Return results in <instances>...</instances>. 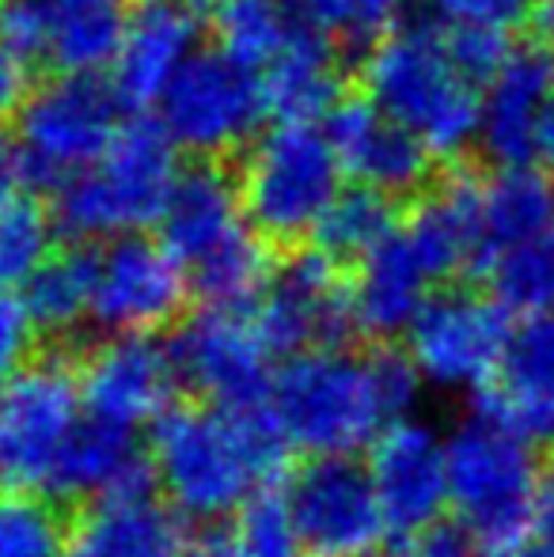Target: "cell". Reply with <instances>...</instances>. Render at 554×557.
I'll use <instances>...</instances> for the list:
<instances>
[{
    "label": "cell",
    "instance_id": "6da1fadb",
    "mask_svg": "<svg viewBox=\"0 0 554 557\" xmlns=\"http://www.w3.org/2000/svg\"><path fill=\"white\" fill-rule=\"evenodd\" d=\"M285 433L270 410L175 403L152 421V467L175 512L198 523L232 520L285 470Z\"/></svg>",
    "mask_w": 554,
    "mask_h": 557
},
{
    "label": "cell",
    "instance_id": "7a4b0ae2",
    "mask_svg": "<svg viewBox=\"0 0 554 557\" xmlns=\"http://www.w3.org/2000/svg\"><path fill=\"white\" fill-rule=\"evenodd\" d=\"M357 88L384 114L415 129L441 163L464 160L482 129V88L448 58L444 30L429 20L392 27L357 69Z\"/></svg>",
    "mask_w": 554,
    "mask_h": 557
},
{
    "label": "cell",
    "instance_id": "3957f363",
    "mask_svg": "<svg viewBox=\"0 0 554 557\" xmlns=\"http://www.w3.org/2000/svg\"><path fill=\"white\" fill-rule=\"evenodd\" d=\"M175 178L178 163L171 133L163 122L137 114L122 125L103 160L53 190L50 213L58 235L69 243H91L160 224Z\"/></svg>",
    "mask_w": 554,
    "mask_h": 557
},
{
    "label": "cell",
    "instance_id": "277c9868",
    "mask_svg": "<svg viewBox=\"0 0 554 557\" xmlns=\"http://www.w3.org/2000/svg\"><path fill=\"white\" fill-rule=\"evenodd\" d=\"M270 413L285 441L308 455H354L395 425L372 357L357 349H308L274 372Z\"/></svg>",
    "mask_w": 554,
    "mask_h": 557
},
{
    "label": "cell",
    "instance_id": "5b68a950",
    "mask_svg": "<svg viewBox=\"0 0 554 557\" xmlns=\"http://www.w3.org/2000/svg\"><path fill=\"white\" fill-rule=\"evenodd\" d=\"M244 216L278 250L311 243L323 213L342 194V163L327 129L278 122L236 156Z\"/></svg>",
    "mask_w": 554,
    "mask_h": 557
},
{
    "label": "cell",
    "instance_id": "8992f818",
    "mask_svg": "<svg viewBox=\"0 0 554 557\" xmlns=\"http://www.w3.org/2000/svg\"><path fill=\"white\" fill-rule=\"evenodd\" d=\"M540 467L532 444L471 413L448 441V490L456 516L482 539L487 557H513L532 539Z\"/></svg>",
    "mask_w": 554,
    "mask_h": 557
},
{
    "label": "cell",
    "instance_id": "52a82bcc",
    "mask_svg": "<svg viewBox=\"0 0 554 557\" xmlns=\"http://www.w3.org/2000/svg\"><path fill=\"white\" fill-rule=\"evenodd\" d=\"M122 99L99 73H50L15 114L23 145V186L53 194L65 178L88 171L122 133Z\"/></svg>",
    "mask_w": 554,
    "mask_h": 557
},
{
    "label": "cell",
    "instance_id": "ba28073f",
    "mask_svg": "<svg viewBox=\"0 0 554 557\" xmlns=\"http://www.w3.org/2000/svg\"><path fill=\"white\" fill-rule=\"evenodd\" d=\"M69 345L58 342L0 387V490H46L81 425V349L73 352Z\"/></svg>",
    "mask_w": 554,
    "mask_h": 557
},
{
    "label": "cell",
    "instance_id": "9c48e42d",
    "mask_svg": "<svg viewBox=\"0 0 554 557\" xmlns=\"http://www.w3.org/2000/svg\"><path fill=\"white\" fill-rule=\"evenodd\" d=\"M354 270L334 262L316 243L281 250L267 293L255 304L259 323L274 357H296L308 349H346L361 334L354 315Z\"/></svg>",
    "mask_w": 554,
    "mask_h": 557
},
{
    "label": "cell",
    "instance_id": "30bf717a",
    "mask_svg": "<svg viewBox=\"0 0 554 557\" xmlns=\"http://www.w3.org/2000/svg\"><path fill=\"white\" fill-rule=\"evenodd\" d=\"M262 114V81L224 50L190 53L160 99L163 129L194 156H239Z\"/></svg>",
    "mask_w": 554,
    "mask_h": 557
},
{
    "label": "cell",
    "instance_id": "8fae6325",
    "mask_svg": "<svg viewBox=\"0 0 554 557\" xmlns=\"http://www.w3.org/2000/svg\"><path fill=\"white\" fill-rule=\"evenodd\" d=\"M509 311L490 293L441 285L407 331L418 372L444 391H479L497 375L509 345Z\"/></svg>",
    "mask_w": 554,
    "mask_h": 557
},
{
    "label": "cell",
    "instance_id": "7c38bea8",
    "mask_svg": "<svg viewBox=\"0 0 554 557\" xmlns=\"http://www.w3.org/2000/svg\"><path fill=\"white\" fill-rule=\"evenodd\" d=\"M178 380L224 410H270L274 368L251 308H201L171 337Z\"/></svg>",
    "mask_w": 554,
    "mask_h": 557
},
{
    "label": "cell",
    "instance_id": "4fadbf2b",
    "mask_svg": "<svg viewBox=\"0 0 554 557\" xmlns=\"http://www.w3.org/2000/svg\"><path fill=\"white\" fill-rule=\"evenodd\" d=\"M285 500L308 557H369L387 535L369 462L311 455L288 474Z\"/></svg>",
    "mask_w": 554,
    "mask_h": 557
},
{
    "label": "cell",
    "instance_id": "5bb4252c",
    "mask_svg": "<svg viewBox=\"0 0 554 557\" xmlns=\"http://www.w3.org/2000/svg\"><path fill=\"white\" fill-rule=\"evenodd\" d=\"M183 262L140 232L91 247V315L111 334H156L183 319L190 300Z\"/></svg>",
    "mask_w": 554,
    "mask_h": 557
},
{
    "label": "cell",
    "instance_id": "9a60e30c",
    "mask_svg": "<svg viewBox=\"0 0 554 557\" xmlns=\"http://www.w3.org/2000/svg\"><path fill=\"white\" fill-rule=\"evenodd\" d=\"M327 137H331L338 163L357 183L377 186L399 201H415L441 175V160L415 129L384 114L361 88L346 91L327 114Z\"/></svg>",
    "mask_w": 554,
    "mask_h": 557
},
{
    "label": "cell",
    "instance_id": "2e32d148",
    "mask_svg": "<svg viewBox=\"0 0 554 557\" xmlns=\"http://www.w3.org/2000/svg\"><path fill=\"white\" fill-rule=\"evenodd\" d=\"M76 375L88 413L134 429L168 413L183 387L171 345H160L152 334H114L84 345L76 352Z\"/></svg>",
    "mask_w": 554,
    "mask_h": 557
},
{
    "label": "cell",
    "instance_id": "e0dca14e",
    "mask_svg": "<svg viewBox=\"0 0 554 557\" xmlns=\"http://www.w3.org/2000/svg\"><path fill=\"white\" fill-rule=\"evenodd\" d=\"M369 474L384 508L387 535H399L403 543L441 520L452 505L448 444L418 421H395L369 444Z\"/></svg>",
    "mask_w": 554,
    "mask_h": 557
},
{
    "label": "cell",
    "instance_id": "ac0fdd59",
    "mask_svg": "<svg viewBox=\"0 0 554 557\" xmlns=\"http://www.w3.org/2000/svg\"><path fill=\"white\" fill-rule=\"evenodd\" d=\"M475 413L532 447H554V311L520 319L497 375L475 391Z\"/></svg>",
    "mask_w": 554,
    "mask_h": 557
},
{
    "label": "cell",
    "instance_id": "d6986e66",
    "mask_svg": "<svg viewBox=\"0 0 554 557\" xmlns=\"http://www.w3.org/2000/svg\"><path fill=\"white\" fill-rule=\"evenodd\" d=\"M156 467L148 444H140L134 425H119L99 413H84L76 433L69 436L46 497L61 505H91L103 497H130V493H152Z\"/></svg>",
    "mask_w": 554,
    "mask_h": 557
},
{
    "label": "cell",
    "instance_id": "ffe728a7",
    "mask_svg": "<svg viewBox=\"0 0 554 557\" xmlns=\"http://www.w3.org/2000/svg\"><path fill=\"white\" fill-rule=\"evenodd\" d=\"M554 96V42L543 35L520 38L505 69L482 99L479 148L494 168H517L535 160V117Z\"/></svg>",
    "mask_w": 554,
    "mask_h": 557
},
{
    "label": "cell",
    "instance_id": "44dd1931",
    "mask_svg": "<svg viewBox=\"0 0 554 557\" xmlns=\"http://www.w3.org/2000/svg\"><path fill=\"white\" fill-rule=\"evenodd\" d=\"M244 221L236 156H194V163L178 168L175 190L160 216V239L186 270L244 232Z\"/></svg>",
    "mask_w": 554,
    "mask_h": 557
},
{
    "label": "cell",
    "instance_id": "7402d4cb",
    "mask_svg": "<svg viewBox=\"0 0 554 557\" xmlns=\"http://www.w3.org/2000/svg\"><path fill=\"white\" fill-rule=\"evenodd\" d=\"M198 20L201 15L190 0H140L130 12V27L111 76L126 111L140 114L156 99H163L168 84L190 58Z\"/></svg>",
    "mask_w": 554,
    "mask_h": 557
},
{
    "label": "cell",
    "instance_id": "603a6c76",
    "mask_svg": "<svg viewBox=\"0 0 554 557\" xmlns=\"http://www.w3.org/2000/svg\"><path fill=\"white\" fill-rule=\"evenodd\" d=\"M190 535L152 493L103 497L73 512L65 557H183Z\"/></svg>",
    "mask_w": 554,
    "mask_h": 557
},
{
    "label": "cell",
    "instance_id": "cb8c5ba5",
    "mask_svg": "<svg viewBox=\"0 0 554 557\" xmlns=\"http://www.w3.org/2000/svg\"><path fill=\"white\" fill-rule=\"evenodd\" d=\"M349 285H354V315L361 334L392 342L410 331L436 281L429 277L426 262L399 224L365 262L354 265Z\"/></svg>",
    "mask_w": 554,
    "mask_h": 557
},
{
    "label": "cell",
    "instance_id": "d4e9b609",
    "mask_svg": "<svg viewBox=\"0 0 554 557\" xmlns=\"http://www.w3.org/2000/svg\"><path fill=\"white\" fill-rule=\"evenodd\" d=\"M342 46L304 20V27L293 35V42L262 69V103L267 114L278 122H316L334 111L342 96H346V73H342Z\"/></svg>",
    "mask_w": 554,
    "mask_h": 557
},
{
    "label": "cell",
    "instance_id": "484cf974",
    "mask_svg": "<svg viewBox=\"0 0 554 557\" xmlns=\"http://www.w3.org/2000/svg\"><path fill=\"white\" fill-rule=\"evenodd\" d=\"M482 224H487V250L494 262L502 250L517 243H532L554 232V186L547 171L535 163L494 168L482 190Z\"/></svg>",
    "mask_w": 554,
    "mask_h": 557
},
{
    "label": "cell",
    "instance_id": "4316f807",
    "mask_svg": "<svg viewBox=\"0 0 554 557\" xmlns=\"http://www.w3.org/2000/svg\"><path fill=\"white\" fill-rule=\"evenodd\" d=\"M130 0H46L53 73H99L114 65L130 27Z\"/></svg>",
    "mask_w": 554,
    "mask_h": 557
},
{
    "label": "cell",
    "instance_id": "83f0119b",
    "mask_svg": "<svg viewBox=\"0 0 554 557\" xmlns=\"http://www.w3.org/2000/svg\"><path fill=\"white\" fill-rule=\"evenodd\" d=\"M20 296L27 304L38 337H50V345L73 342L81 319L91 315V247L73 243L65 250H53L23 281Z\"/></svg>",
    "mask_w": 554,
    "mask_h": 557
},
{
    "label": "cell",
    "instance_id": "f1b7e54d",
    "mask_svg": "<svg viewBox=\"0 0 554 557\" xmlns=\"http://www.w3.org/2000/svg\"><path fill=\"white\" fill-rule=\"evenodd\" d=\"M278 258H281V250L274 243H267L247 224L244 232H236L224 247H217L213 255L186 265L190 293L198 296L206 308H255L259 296L267 293L270 277H274Z\"/></svg>",
    "mask_w": 554,
    "mask_h": 557
},
{
    "label": "cell",
    "instance_id": "f546056e",
    "mask_svg": "<svg viewBox=\"0 0 554 557\" xmlns=\"http://www.w3.org/2000/svg\"><path fill=\"white\" fill-rule=\"evenodd\" d=\"M403 213H407V201L392 198V194L377 190V186L357 183L331 201L311 243L319 250H327L334 262L354 270L403 224Z\"/></svg>",
    "mask_w": 554,
    "mask_h": 557
},
{
    "label": "cell",
    "instance_id": "4dcf8cb0",
    "mask_svg": "<svg viewBox=\"0 0 554 557\" xmlns=\"http://www.w3.org/2000/svg\"><path fill=\"white\" fill-rule=\"evenodd\" d=\"M308 15L296 0H221L213 8L221 50L244 69H267Z\"/></svg>",
    "mask_w": 554,
    "mask_h": 557
},
{
    "label": "cell",
    "instance_id": "1f68e13d",
    "mask_svg": "<svg viewBox=\"0 0 554 557\" xmlns=\"http://www.w3.org/2000/svg\"><path fill=\"white\" fill-rule=\"evenodd\" d=\"M487 293L513 319H535L554 311V232L502 250L482 273Z\"/></svg>",
    "mask_w": 554,
    "mask_h": 557
},
{
    "label": "cell",
    "instance_id": "d6a6232c",
    "mask_svg": "<svg viewBox=\"0 0 554 557\" xmlns=\"http://www.w3.org/2000/svg\"><path fill=\"white\" fill-rule=\"evenodd\" d=\"M73 508L35 490H0V557H65Z\"/></svg>",
    "mask_w": 554,
    "mask_h": 557
},
{
    "label": "cell",
    "instance_id": "836d02e7",
    "mask_svg": "<svg viewBox=\"0 0 554 557\" xmlns=\"http://www.w3.org/2000/svg\"><path fill=\"white\" fill-rule=\"evenodd\" d=\"M224 543H229V557H308L285 493H278L274 485L259 490L232 516L224 528Z\"/></svg>",
    "mask_w": 554,
    "mask_h": 557
},
{
    "label": "cell",
    "instance_id": "e575fe53",
    "mask_svg": "<svg viewBox=\"0 0 554 557\" xmlns=\"http://www.w3.org/2000/svg\"><path fill=\"white\" fill-rule=\"evenodd\" d=\"M53 213L38 198H12L0 206V285H23L53 255Z\"/></svg>",
    "mask_w": 554,
    "mask_h": 557
},
{
    "label": "cell",
    "instance_id": "d590c367",
    "mask_svg": "<svg viewBox=\"0 0 554 557\" xmlns=\"http://www.w3.org/2000/svg\"><path fill=\"white\" fill-rule=\"evenodd\" d=\"M296 4L338 46L346 42L354 50L365 46V53H369L395 27L403 0H296Z\"/></svg>",
    "mask_w": 554,
    "mask_h": 557
},
{
    "label": "cell",
    "instance_id": "8d00e7d4",
    "mask_svg": "<svg viewBox=\"0 0 554 557\" xmlns=\"http://www.w3.org/2000/svg\"><path fill=\"white\" fill-rule=\"evenodd\" d=\"M513 30L497 27H467V23H448L444 27V46H448L452 65L464 73V81H471L475 88H490L494 76L505 69L517 38H509Z\"/></svg>",
    "mask_w": 554,
    "mask_h": 557
},
{
    "label": "cell",
    "instance_id": "74e56055",
    "mask_svg": "<svg viewBox=\"0 0 554 557\" xmlns=\"http://www.w3.org/2000/svg\"><path fill=\"white\" fill-rule=\"evenodd\" d=\"M50 35L46 0H0V46L27 69L50 65Z\"/></svg>",
    "mask_w": 554,
    "mask_h": 557
},
{
    "label": "cell",
    "instance_id": "f35d334b",
    "mask_svg": "<svg viewBox=\"0 0 554 557\" xmlns=\"http://www.w3.org/2000/svg\"><path fill=\"white\" fill-rule=\"evenodd\" d=\"M35 342L38 331L30 323V311L23 304V296L12 293L8 285H0V387L20 368H27L35 360Z\"/></svg>",
    "mask_w": 554,
    "mask_h": 557
},
{
    "label": "cell",
    "instance_id": "ab89813d",
    "mask_svg": "<svg viewBox=\"0 0 554 557\" xmlns=\"http://www.w3.org/2000/svg\"><path fill=\"white\" fill-rule=\"evenodd\" d=\"M444 23H467V27H497L517 30L535 20L532 0H436Z\"/></svg>",
    "mask_w": 554,
    "mask_h": 557
},
{
    "label": "cell",
    "instance_id": "60d3db41",
    "mask_svg": "<svg viewBox=\"0 0 554 557\" xmlns=\"http://www.w3.org/2000/svg\"><path fill=\"white\" fill-rule=\"evenodd\" d=\"M407 557H487L482 539L459 516H441L407 543Z\"/></svg>",
    "mask_w": 554,
    "mask_h": 557
},
{
    "label": "cell",
    "instance_id": "b9f144b4",
    "mask_svg": "<svg viewBox=\"0 0 554 557\" xmlns=\"http://www.w3.org/2000/svg\"><path fill=\"white\" fill-rule=\"evenodd\" d=\"M27 96H30V69L0 46V122L20 114Z\"/></svg>",
    "mask_w": 554,
    "mask_h": 557
},
{
    "label": "cell",
    "instance_id": "7bdbcfd3",
    "mask_svg": "<svg viewBox=\"0 0 554 557\" xmlns=\"http://www.w3.org/2000/svg\"><path fill=\"white\" fill-rule=\"evenodd\" d=\"M23 190V145L15 133L0 129V206L20 198Z\"/></svg>",
    "mask_w": 554,
    "mask_h": 557
},
{
    "label": "cell",
    "instance_id": "ee69618b",
    "mask_svg": "<svg viewBox=\"0 0 554 557\" xmlns=\"http://www.w3.org/2000/svg\"><path fill=\"white\" fill-rule=\"evenodd\" d=\"M532 535L554 539V459H551V467L540 470V485H535V508H532Z\"/></svg>",
    "mask_w": 554,
    "mask_h": 557
},
{
    "label": "cell",
    "instance_id": "f6af8a7d",
    "mask_svg": "<svg viewBox=\"0 0 554 557\" xmlns=\"http://www.w3.org/2000/svg\"><path fill=\"white\" fill-rule=\"evenodd\" d=\"M535 160L547 171H554V96L543 103L540 117H535Z\"/></svg>",
    "mask_w": 554,
    "mask_h": 557
},
{
    "label": "cell",
    "instance_id": "bcb514c9",
    "mask_svg": "<svg viewBox=\"0 0 554 557\" xmlns=\"http://www.w3.org/2000/svg\"><path fill=\"white\" fill-rule=\"evenodd\" d=\"M535 35L554 42V0H543V4L535 8Z\"/></svg>",
    "mask_w": 554,
    "mask_h": 557
},
{
    "label": "cell",
    "instance_id": "7dc6e473",
    "mask_svg": "<svg viewBox=\"0 0 554 557\" xmlns=\"http://www.w3.org/2000/svg\"><path fill=\"white\" fill-rule=\"evenodd\" d=\"M513 557H554V539H543V535H532L525 546H520Z\"/></svg>",
    "mask_w": 554,
    "mask_h": 557
},
{
    "label": "cell",
    "instance_id": "c3c4849f",
    "mask_svg": "<svg viewBox=\"0 0 554 557\" xmlns=\"http://www.w3.org/2000/svg\"><path fill=\"white\" fill-rule=\"evenodd\" d=\"M194 8H198V15H213V8L221 4V0H190Z\"/></svg>",
    "mask_w": 554,
    "mask_h": 557
},
{
    "label": "cell",
    "instance_id": "681fc988",
    "mask_svg": "<svg viewBox=\"0 0 554 557\" xmlns=\"http://www.w3.org/2000/svg\"><path fill=\"white\" fill-rule=\"evenodd\" d=\"M369 557H384V554H369Z\"/></svg>",
    "mask_w": 554,
    "mask_h": 557
}]
</instances>
